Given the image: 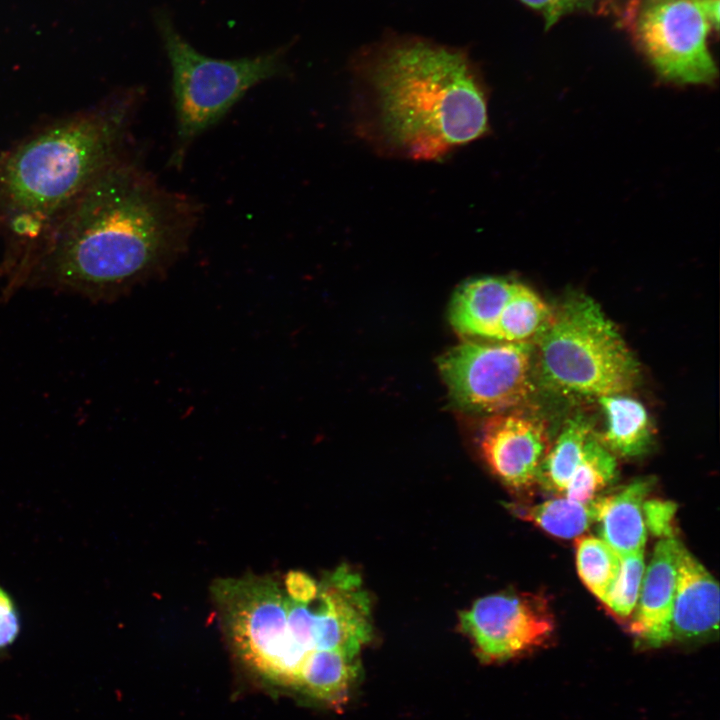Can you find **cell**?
<instances>
[{"instance_id": "4316f807", "label": "cell", "mask_w": 720, "mask_h": 720, "mask_svg": "<svg viewBox=\"0 0 720 720\" xmlns=\"http://www.w3.org/2000/svg\"><path fill=\"white\" fill-rule=\"evenodd\" d=\"M704 5H705V9L708 14V17H709L712 27H714L716 30H718L719 18H720L719 0H704Z\"/></svg>"}, {"instance_id": "5bb4252c", "label": "cell", "mask_w": 720, "mask_h": 720, "mask_svg": "<svg viewBox=\"0 0 720 720\" xmlns=\"http://www.w3.org/2000/svg\"><path fill=\"white\" fill-rule=\"evenodd\" d=\"M519 282L485 276L464 282L449 307L452 327L469 340L493 341L497 325Z\"/></svg>"}, {"instance_id": "6da1fadb", "label": "cell", "mask_w": 720, "mask_h": 720, "mask_svg": "<svg viewBox=\"0 0 720 720\" xmlns=\"http://www.w3.org/2000/svg\"><path fill=\"white\" fill-rule=\"evenodd\" d=\"M201 217L197 199L164 187L126 153L12 261L8 287L115 301L168 272Z\"/></svg>"}, {"instance_id": "30bf717a", "label": "cell", "mask_w": 720, "mask_h": 720, "mask_svg": "<svg viewBox=\"0 0 720 720\" xmlns=\"http://www.w3.org/2000/svg\"><path fill=\"white\" fill-rule=\"evenodd\" d=\"M479 446L490 470L507 487L522 491L537 483L550 442L541 419L514 410L488 416Z\"/></svg>"}, {"instance_id": "44dd1931", "label": "cell", "mask_w": 720, "mask_h": 720, "mask_svg": "<svg viewBox=\"0 0 720 720\" xmlns=\"http://www.w3.org/2000/svg\"><path fill=\"white\" fill-rule=\"evenodd\" d=\"M576 563L580 578L602 602L605 601L620 571V556L604 540L579 536Z\"/></svg>"}, {"instance_id": "ba28073f", "label": "cell", "mask_w": 720, "mask_h": 720, "mask_svg": "<svg viewBox=\"0 0 720 720\" xmlns=\"http://www.w3.org/2000/svg\"><path fill=\"white\" fill-rule=\"evenodd\" d=\"M711 27L704 0H643L632 24L655 71L677 84H708L716 78L707 45Z\"/></svg>"}, {"instance_id": "cb8c5ba5", "label": "cell", "mask_w": 720, "mask_h": 720, "mask_svg": "<svg viewBox=\"0 0 720 720\" xmlns=\"http://www.w3.org/2000/svg\"><path fill=\"white\" fill-rule=\"evenodd\" d=\"M527 6L539 11L545 20V28L549 29L561 17L579 9L592 7L593 0H520Z\"/></svg>"}, {"instance_id": "ac0fdd59", "label": "cell", "mask_w": 720, "mask_h": 720, "mask_svg": "<svg viewBox=\"0 0 720 720\" xmlns=\"http://www.w3.org/2000/svg\"><path fill=\"white\" fill-rule=\"evenodd\" d=\"M595 434L583 416L570 419L549 448L540 467L537 483L545 490L562 493Z\"/></svg>"}, {"instance_id": "d4e9b609", "label": "cell", "mask_w": 720, "mask_h": 720, "mask_svg": "<svg viewBox=\"0 0 720 720\" xmlns=\"http://www.w3.org/2000/svg\"><path fill=\"white\" fill-rule=\"evenodd\" d=\"M21 628L20 616L10 594L0 587V650L8 648L17 639Z\"/></svg>"}, {"instance_id": "2e32d148", "label": "cell", "mask_w": 720, "mask_h": 720, "mask_svg": "<svg viewBox=\"0 0 720 720\" xmlns=\"http://www.w3.org/2000/svg\"><path fill=\"white\" fill-rule=\"evenodd\" d=\"M605 416V429L597 433L600 442L622 457L645 454L653 441V426L643 404L624 394L597 398Z\"/></svg>"}, {"instance_id": "52a82bcc", "label": "cell", "mask_w": 720, "mask_h": 720, "mask_svg": "<svg viewBox=\"0 0 720 720\" xmlns=\"http://www.w3.org/2000/svg\"><path fill=\"white\" fill-rule=\"evenodd\" d=\"M534 344L467 340L450 348L438 368L452 401L488 416L518 410L536 389Z\"/></svg>"}, {"instance_id": "7c38bea8", "label": "cell", "mask_w": 720, "mask_h": 720, "mask_svg": "<svg viewBox=\"0 0 720 720\" xmlns=\"http://www.w3.org/2000/svg\"><path fill=\"white\" fill-rule=\"evenodd\" d=\"M682 545L677 537L660 539L645 568L635 613L629 625L642 647L657 648L672 642V610Z\"/></svg>"}, {"instance_id": "3957f363", "label": "cell", "mask_w": 720, "mask_h": 720, "mask_svg": "<svg viewBox=\"0 0 720 720\" xmlns=\"http://www.w3.org/2000/svg\"><path fill=\"white\" fill-rule=\"evenodd\" d=\"M143 98L140 88L110 96L57 121L0 160V213L20 244L16 257L110 165L126 154Z\"/></svg>"}, {"instance_id": "9c48e42d", "label": "cell", "mask_w": 720, "mask_h": 720, "mask_svg": "<svg viewBox=\"0 0 720 720\" xmlns=\"http://www.w3.org/2000/svg\"><path fill=\"white\" fill-rule=\"evenodd\" d=\"M460 625L486 662L505 661L538 648L555 628L547 600L531 593L482 597L461 612Z\"/></svg>"}, {"instance_id": "484cf974", "label": "cell", "mask_w": 720, "mask_h": 720, "mask_svg": "<svg viewBox=\"0 0 720 720\" xmlns=\"http://www.w3.org/2000/svg\"><path fill=\"white\" fill-rule=\"evenodd\" d=\"M284 585L288 596L298 602L309 603L317 597L319 592V583L301 571L289 572Z\"/></svg>"}, {"instance_id": "7402d4cb", "label": "cell", "mask_w": 720, "mask_h": 720, "mask_svg": "<svg viewBox=\"0 0 720 720\" xmlns=\"http://www.w3.org/2000/svg\"><path fill=\"white\" fill-rule=\"evenodd\" d=\"M644 572V550L620 556L618 577L603 602L618 617L626 618L634 611Z\"/></svg>"}, {"instance_id": "8fae6325", "label": "cell", "mask_w": 720, "mask_h": 720, "mask_svg": "<svg viewBox=\"0 0 720 720\" xmlns=\"http://www.w3.org/2000/svg\"><path fill=\"white\" fill-rule=\"evenodd\" d=\"M314 605L318 651L357 657L372 635L370 599L360 576L347 566L338 567L319 583Z\"/></svg>"}, {"instance_id": "4fadbf2b", "label": "cell", "mask_w": 720, "mask_h": 720, "mask_svg": "<svg viewBox=\"0 0 720 720\" xmlns=\"http://www.w3.org/2000/svg\"><path fill=\"white\" fill-rule=\"evenodd\" d=\"M718 624V583L682 545L677 562L671 622L672 641L704 640L718 631Z\"/></svg>"}, {"instance_id": "5b68a950", "label": "cell", "mask_w": 720, "mask_h": 720, "mask_svg": "<svg viewBox=\"0 0 720 720\" xmlns=\"http://www.w3.org/2000/svg\"><path fill=\"white\" fill-rule=\"evenodd\" d=\"M537 375L563 395L624 394L638 382L639 364L598 303L584 295L565 300L535 340Z\"/></svg>"}, {"instance_id": "ffe728a7", "label": "cell", "mask_w": 720, "mask_h": 720, "mask_svg": "<svg viewBox=\"0 0 720 720\" xmlns=\"http://www.w3.org/2000/svg\"><path fill=\"white\" fill-rule=\"evenodd\" d=\"M617 473L614 455L600 442L595 432L563 494L575 501L591 502L598 497L599 492L614 482Z\"/></svg>"}, {"instance_id": "7a4b0ae2", "label": "cell", "mask_w": 720, "mask_h": 720, "mask_svg": "<svg viewBox=\"0 0 720 720\" xmlns=\"http://www.w3.org/2000/svg\"><path fill=\"white\" fill-rule=\"evenodd\" d=\"M366 82L355 104L358 129L379 152L439 160L488 131L486 94L460 52L399 46L371 65Z\"/></svg>"}, {"instance_id": "603a6c76", "label": "cell", "mask_w": 720, "mask_h": 720, "mask_svg": "<svg viewBox=\"0 0 720 720\" xmlns=\"http://www.w3.org/2000/svg\"><path fill=\"white\" fill-rule=\"evenodd\" d=\"M676 510L677 505L672 501L646 499L643 503V517L646 529L660 539L676 537Z\"/></svg>"}, {"instance_id": "e0dca14e", "label": "cell", "mask_w": 720, "mask_h": 720, "mask_svg": "<svg viewBox=\"0 0 720 720\" xmlns=\"http://www.w3.org/2000/svg\"><path fill=\"white\" fill-rule=\"evenodd\" d=\"M359 674L357 657L318 651L309 660L296 692L338 707L346 702Z\"/></svg>"}, {"instance_id": "277c9868", "label": "cell", "mask_w": 720, "mask_h": 720, "mask_svg": "<svg viewBox=\"0 0 720 720\" xmlns=\"http://www.w3.org/2000/svg\"><path fill=\"white\" fill-rule=\"evenodd\" d=\"M212 593L241 661L267 682L296 692L318 652L314 600H293L268 576L220 579Z\"/></svg>"}, {"instance_id": "9a60e30c", "label": "cell", "mask_w": 720, "mask_h": 720, "mask_svg": "<svg viewBox=\"0 0 720 720\" xmlns=\"http://www.w3.org/2000/svg\"><path fill=\"white\" fill-rule=\"evenodd\" d=\"M654 480L639 478L615 493L595 499L596 519L600 538L619 556L644 550L646 527L643 503L651 492Z\"/></svg>"}, {"instance_id": "d6986e66", "label": "cell", "mask_w": 720, "mask_h": 720, "mask_svg": "<svg viewBox=\"0 0 720 720\" xmlns=\"http://www.w3.org/2000/svg\"><path fill=\"white\" fill-rule=\"evenodd\" d=\"M595 499L583 503L564 496L531 506L513 505L511 510L549 534L568 539L581 536L595 522Z\"/></svg>"}, {"instance_id": "8992f818", "label": "cell", "mask_w": 720, "mask_h": 720, "mask_svg": "<svg viewBox=\"0 0 720 720\" xmlns=\"http://www.w3.org/2000/svg\"><path fill=\"white\" fill-rule=\"evenodd\" d=\"M154 18L172 70L176 136L169 164L180 168L191 144L252 87L287 73L286 49L279 47L255 57L214 59L200 54L181 37L167 11L158 10Z\"/></svg>"}]
</instances>
